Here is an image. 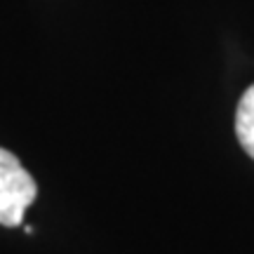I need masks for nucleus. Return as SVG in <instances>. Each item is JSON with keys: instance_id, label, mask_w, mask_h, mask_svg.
<instances>
[{"instance_id": "f257e3e1", "label": "nucleus", "mask_w": 254, "mask_h": 254, "mask_svg": "<svg viewBox=\"0 0 254 254\" xmlns=\"http://www.w3.org/2000/svg\"><path fill=\"white\" fill-rule=\"evenodd\" d=\"M36 195V179L12 151L0 148V226H19Z\"/></svg>"}, {"instance_id": "f03ea898", "label": "nucleus", "mask_w": 254, "mask_h": 254, "mask_svg": "<svg viewBox=\"0 0 254 254\" xmlns=\"http://www.w3.org/2000/svg\"><path fill=\"white\" fill-rule=\"evenodd\" d=\"M236 134L245 153L254 160V85L247 87L236 109Z\"/></svg>"}]
</instances>
